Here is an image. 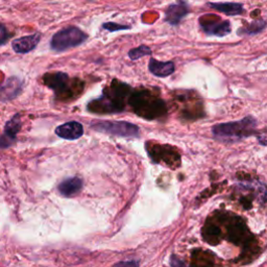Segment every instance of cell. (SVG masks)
I'll list each match as a JSON object with an SVG mask.
<instances>
[{"instance_id":"1","label":"cell","mask_w":267,"mask_h":267,"mask_svg":"<svg viewBox=\"0 0 267 267\" xmlns=\"http://www.w3.org/2000/svg\"><path fill=\"white\" fill-rule=\"evenodd\" d=\"M88 39V36L79 28L68 27L58 32L50 41V47L55 52H65L80 46Z\"/></svg>"},{"instance_id":"2","label":"cell","mask_w":267,"mask_h":267,"mask_svg":"<svg viewBox=\"0 0 267 267\" xmlns=\"http://www.w3.org/2000/svg\"><path fill=\"white\" fill-rule=\"evenodd\" d=\"M256 122L251 117H246L238 122L217 124L213 128V134L216 138L222 140H235L248 136L255 128Z\"/></svg>"},{"instance_id":"3","label":"cell","mask_w":267,"mask_h":267,"mask_svg":"<svg viewBox=\"0 0 267 267\" xmlns=\"http://www.w3.org/2000/svg\"><path fill=\"white\" fill-rule=\"evenodd\" d=\"M94 129L99 132H105V133L118 135V136H124V137L136 136L139 132V129L136 125L129 123V122H123V121L98 122L94 125Z\"/></svg>"},{"instance_id":"4","label":"cell","mask_w":267,"mask_h":267,"mask_svg":"<svg viewBox=\"0 0 267 267\" xmlns=\"http://www.w3.org/2000/svg\"><path fill=\"white\" fill-rule=\"evenodd\" d=\"M200 22V28L209 36H216V37H224L231 33V23L227 20H219V19H207L206 16H203Z\"/></svg>"},{"instance_id":"5","label":"cell","mask_w":267,"mask_h":267,"mask_svg":"<svg viewBox=\"0 0 267 267\" xmlns=\"http://www.w3.org/2000/svg\"><path fill=\"white\" fill-rule=\"evenodd\" d=\"M189 6L184 0H177L165 11V21L170 25H179L180 22L189 14Z\"/></svg>"},{"instance_id":"6","label":"cell","mask_w":267,"mask_h":267,"mask_svg":"<svg viewBox=\"0 0 267 267\" xmlns=\"http://www.w3.org/2000/svg\"><path fill=\"white\" fill-rule=\"evenodd\" d=\"M40 40H41V35L36 33L34 35L21 37L19 39L14 40L12 43V47L17 54H28L37 47Z\"/></svg>"},{"instance_id":"7","label":"cell","mask_w":267,"mask_h":267,"mask_svg":"<svg viewBox=\"0 0 267 267\" xmlns=\"http://www.w3.org/2000/svg\"><path fill=\"white\" fill-rule=\"evenodd\" d=\"M56 134L61 138L68 140H76L83 136L84 128L80 122L70 121L58 126L56 130Z\"/></svg>"},{"instance_id":"8","label":"cell","mask_w":267,"mask_h":267,"mask_svg":"<svg viewBox=\"0 0 267 267\" xmlns=\"http://www.w3.org/2000/svg\"><path fill=\"white\" fill-rule=\"evenodd\" d=\"M148 68L152 74L159 76V78H167L175 70L173 62H160L156 59L149 60Z\"/></svg>"},{"instance_id":"9","label":"cell","mask_w":267,"mask_h":267,"mask_svg":"<svg viewBox=\"0 0 267 267\" xmlns=\"http://www.w3.org/2000/svg\"><path fill=\"white\" fill-rule=\"evenodd\" d=\"M208 7L216 10L217 12L223 13L227 16H237L244 13V8L241 4L236 3H217V4H208Z\"/></svg>"},{"instance_id":"10","label":"cell","mask_w":267,"mask_h":267,"mask_svg":"<svg viewBox=\"0 0 267 267\" xmlns=\"http://www.w3.org/2000/svg\"><path fill=\"white\" fill-rule=\"evenodd\" d=\"M83 187V181L79 177H71L63 181L59 185V191L62 195L64 196H72L80 192V190Z\"/></svg>"},{"instance_id":"11","label":"cell","mask_w":267,"mask_h":267,"mask_svg":"<svg viewBox=\"0 0 267 267\" xmlns=\"http://www.w3.org/2000/svg\"><path fill=\"white\" fill-rule=\"evenodd\" d=\"M267 27V23L265 20H256L251 22L249 25H247L246 28H242V29H239L237 31V34L239 36L243 35V36H251V35H257L261 32H263Z\"/></svg>"},{"instance_id":"12","label":"cell","mask_w":267,"mask_h":267,"mask_svg":"<svg viewBox=\"0 0 267 267\" xmlns=\"http://www.w3.org/2000/svg\"><path fill=\"white\" fill-rule=\"evenodd\" d=\"M19 120H17V116L14 118V119H12L8 124H7V129H6V137L7 138H2L0 139V141H4L2 144H0V146L2 147H7V140H9V143L11 144L12 141H13V139L15 138V135L16 133L19 131Z\"/></svg>"},{"instance_id":"13","label":"cell","mask_w":267,"mask_h":267,"mask_svg":"<svg viewBox=\"0 0 267 267\" xmlns=\"http://www.w3.org/2000/svg\"><path fill=\"white\" fill-rule=\"evenodd\" d=\"M150 55H151V49L145 45H141V46L134 48L129 52V57L133 61H136L138 59H141L142 57H146V56H150Z\"/></svg>"},{"instance_id":"14","label":"cell","mask_w":267,"mask_h":267,"mask_svg":"<svg viewBox=\"0 0 267 267\" xmlns=\"http://www.w3.org/2000/svg\"><path fill=\"white\" fill-rule=\"evenodd\" d=\"M10 33L3 23H0V45H4L10 39Z\"/></svg>"},{"instance_id":"15","label":"cell","mask_w":267,"mask_h":267,"mask_svg":"<svg viewBox=\"0 0 267 267\" xmlns=\"http://www.w3.org/2000/svg\"><path fill=\"white\" fill-rule=\"evenodd\" d=\"M104 29L110 31V32H116V31H121V30H129V27H121L116 23H105Z\"/></svg>"},{"instance_id":"16","label":"cell","mask_w":267,"mask_h":267,"mask_svg":"<svg viewBox=\"0 0 267 267\" xmlns=\"http://www.w3.org/2000/svg\"><path fill=\"white\" fill-rule=\"evenodd\" d=\"M115 267H138L137 262L135 261H130V262H121L117 264Z\"/></svg>"},{"instance_id":"17","label":"cell","mask_w":267,"mask_h":267,"mask_svg":"<svg viewBox=\"0 0 267 267\" xmlns=\"http://www.w3.org/2000/svg\"><path fill=\"white\" fill-rule=\"evenodd\" d=\"M171 265L173 267H185V265L181 261L177 260L175 257H172V259H171Z\"/></svg>"}]
</instances>
